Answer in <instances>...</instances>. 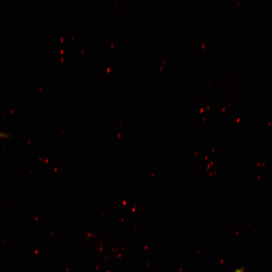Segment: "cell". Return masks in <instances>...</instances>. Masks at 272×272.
I'll return each instance as SVG.
<instances>
[{
    "label": "cell",
    "instance_id": "cell-1",
    "mask_svg": "<svg viewBox=\"0 0 272 272\" xmlns=\"http://www.w3.org/2000/svg\"><path fill=\"white\" fill-rule=\"evenodd\" d=\"M8 136V135L5 133L0 132V138H7Z\"/></svg>",
    "mask_w": 272,
    "mask_h": 272
}]
</instances>
